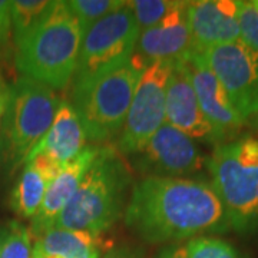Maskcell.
<instances>
[{
	"instance_id": "cell-23",
	"label": "cell",
	"mask_w": 258,
	"mask_h": 258,
	"mask_svg": "<svg viewBox=\"0 0 258 258\" xmlns=\"http://www.w3.org/2000/svg\"><path fill=\"white\" fill-rule=\"evenodd\" d=\"M32 232L16 221L8 225V234L0 248V258H32Z\"/></svg>"
},
{
	"instance_id": "cell-1",
	"label": "cell",
	"mask_w": 258,
	"mask_h": 258,
	"mask_svg": "<svg viewBox=\"0 0 258 258\" xmlns=\"http://www.w3.org/2000/svg\"><path fill=\"white\" fill-rule=\"evenodd\" d=\"M123 220L129 230L151 244L231 230L211 182L197 178H142L132 186Z\"/></svg>"
},
{
	"instance_id": "cell-27",
	"label": "cell",
	"mask_w": 258,
	"mask_h": 258,
	"mask_svg": "<svg viewBox=\"0 0 258 258\" xmlns=\"http://www.w3.org/2000/svg\"><path fill=\"white\" fill-rule=\"evenodd\" d=\"M155 258H186L184 245H168L158 252Z\"/></svg>"
},
{
	"instance_id": "cell-12",
	"label": "cell",
	"mask_w": 258,
	"mask_h": 258,
	"mask_svg": "<svg viewBox=\"0 0 258 258\" xmlns=\"http://www.w3.org/2000/svg\"><path fill=\"white\" fill-rule=\"evenodd\" d=\"M194 53L186 19V2H176L157 26L139 33L134 55L144 64L151 62H186Z\"/></svg>"
},
{
	"instance_id": "cell-17",
	"label": "cell",
	"mask_w": 258,
	"mask_h": 258,
	"mask_svg": "<svg viewBox=\"0 0 258 258\" xmlns=\"http://www.w3.org/2000/svg\"><path fill=\"white\" fill-rule=\"evenodd\" d=\"M60 166L45 155L29 158L10 194V208L23 220H33L43 203L49 182L57 175Z\"/></svg>"
},
{
	"instance_id": "cell-31",
	"label": "cell",
	"mask_w": 258,
	"mask_h": 258,
	"mask_svg": "<svg viewBox=\"0 0 258 258\" xmlns=\"http://www.w3.org/2000/svg\"><path fill=\"white\" fill-rule=\"evenodd\" d=\"M0 52H2V50H0Z\"/></svg>"
},
{
	"instance_id": "cell-24",
	"label": "cell",
	"mask_w": 258,
	"mask_h": 258,
	"mask_svg": "<svg viewBox=\"0 0 258 258\" xmlns=\"http://www.w3.org/2000/svg\"><path fill=\"white\" fill-rule=\"evenodd\" d=\"M240 40L258 52V5L254 2H241Z\"/></svg>"
},
{
	"instance_id": "cell-15",
	"label": "cell",
	"mask_w": 258,
	"mask_h": 258,
	"mask_svg": "<svg viewBox=\"0 0 258 258\" xmlns=\"http://www.w3.org/2000/svg\"><path fill=\"white\" fill-rule=\"evenodd\" d=\"M99 151L101 145H88L78 157L64 164L57 175L49 182L43 203L32 220V237L39 238L47 230L55 227L59 215L74 198L82 178L91 168L95 158L98 157Z\"/></svg>"
},
{
	"instance_id": "cell-20",
	"label": "cell",
	"mask_w": 258,
	"mask_h": 258,
	"mask_svg": "<svg viewBox=\"0 0 258 258\" xmlns=\"http://www.w3.org/2000/svg\"><path fill=\"white\" fill-rule=\"evenodd\" d=\"M69 10L72 12L79 26L85 33L96 22L108 16L113 10L123 5L120 0H69L66 2Z\"/></svg>"
},
{
	"instance_id": "cell-21",
	"label": "cell",
	"mask_w": 258,
	"mask_h": 258,
	"mask_svg": "<svg viewBox=\"0 0 258 258\" xmlns=\"http://www.w3.org/2000/svg\"><path fill=\"white\" fill-rule=\"evenodd\" d=\"M184 247L186 258H242L231 242L212 235L192 238Z\"/></svg>"
},
{
	"instance_id": "cell-29",
	"label": "cell",
	"mask_w": 258,
	"mask_h": 258,
	"mask_svg": "<svg viewBox=\"0 0 258 258\" xmlns=\"http://www.w3.org/2000/svg\"><path fill=\"white\" fill-rule=\"evenodd\" d=\"M6 234H8V227L0 224V248H2V245H3V241L6 238Z\"/></svg>"
},
{
	"instance_id": "cell-14",
	"label": "cell",
	"mask_w": 258,
	"mask_h": 258,
	"mask_svg": "<svg viewBox=\"0 0 258 258\" xmlns=\"http://www.w3.org/2000/svg\"><path fill=\"white\" fill-rule=\"evenodd\" d=\"M165 122L182 131L194 141H201L217 147L211 125L204 116L194 91L188 60L176 62L166 89Z\"/></svg>"
},
{
	"instance_id": "cell-7",
	"label": "cell",
	"mask_w": 258,
	"mask_h": 258,
	"mask_svg": "<svg viewBox=\"0 0 258 258\" xmlns=\"http://www.w3.org/2000/svg\"><path fill=\"white\" fill-rule=\"evenodd\" d=\"M139 29L128 2L88 29L82 37L72 85L128 62L134 56Z\"/></svg>"
},
{
	"instance_id": "cell-28",
	"label": "cell",
	"mask_w": 258,
	"mask_h": 258,
	"mask_svg": "<svg viewBox=\"0 0 258 258\" xmlns=\"http://www.w3.org/2000/svg\"><path fill=\"white\" fill-rule=\"evenodd\" d=\"M8 99H9V85H6L0 79V126H2V120L6 112Z\"/></svg>"
},
{
	"instance_id": "cell-16",
	"label": "cell",
	"mask_w": 258,
	"mask_h": 258,
	"mask_svg": "<svg viewBox=\"0 0 258 258\" xmlns=\"http://www.w3.org/2000/svg\"><path fill=\"white\" fill-rule=\"evenodd\" d=\"M82 123L69 101H60L46 135L32 149L29 158L45 155L60 168L88 147ZM26 159V161H28Z\"/></svg>"
},
{
	"instance_id": "cell-10",
	"label": "cell",
	"mask_w": 258,
	"mask_h": 258,
	"mask_svg": "<svg viewBox=\"0 0 258 258\" xmlns=\"http://www.w3.org/2000/svg\"><path fill=\"white\" fill-rule=\"evenodd\" d=\"M132 165L145 176L191 178L207 166L197 141L165 122L147 142L131 155Z\"/></svg>"
},
{
	"instance_id": "cell-13",
	"label": "cell",
	"mask_w": 258,
	"mask_h": 258,
	"mask_svg": "<svg viewBox=\"0 0 258 258\" xmlns=\"http://www.w3.org/2000/svg\"><path fill=\"white\" fill-rule=\"evenodd\" d=\"M241 0L186 2V19L194 53L240 40Z\"/></svg>"
},
{
	"instance_id": "cell-8",
	"label": "cell",
	"mask_w": 258,
	"mask_h": 258,
	"mask_svg": "<svg viewBox=\"0 0 258 258\" xmlns=\"http://www.w3.org/2000/svg\"><path fill=\"white\" fill-rule=\"evenodd\" d=\"M172 68L174 63L162 60L145 64L123 126L115 139V149L120 155L137 154L165 123L166 89Z\"/></svg>"
},
{
	"instance_id": "cell-26",
	"label": "cell",
	"mask_w": 258,
	"mask_h": 258,
	"mask_svg": "<svg viewBox=\"0 0 258 258\" xmlns=\"http://www.w3.org/2000/svg\"><path fill=\"white\" fill-rule=\"evenodd\" d=\"M103 258H144V254L139 248L131 245H119L112 248Z\"/></svg>"
},
{
	"instance_id": "cell-19",
	"label": "cell",
	"mask_w": 258,
	"mask_h": 258,
	"mask_svg": "<svg viewBox=\"0 0 258 258\" xmlns=\"http://www.w3.org/2000/svg\"><path fill=\"white\" fill-rule=\"evenodd\" d=\"M49 0H13L10 2V22L15 43L36 25L49 9Z\"/></svg>"
},
{
	"instance_id": "cell-9",
	"label": "cell",
	"mask_w": 258,
	"mask_h": 258,
	"mask_svg": "<svg viewBox=\"0 0 258 258\" xmlns=\"http://www.w3.org/2000/svg\"><path fill=\"white\" fill-rule=\"evenodd\" d=\"M244 120L258 113V52L234 40L200 52Z\"/></svg>"
},
{
	"instance_id": "cell-2",
	"label": "cell",
	"mask_w": 258,
	"mask_h": 258,
	"mask_svg": "<svg viewBox=\"0 0 258 258\" xmlns=\"http://www.w3.org/2000/svg\"><path fill=\"white\" fill-rule=\"evenodd\" d=\"M82 37L66 2H52L36 25L15 43V64L22 76L53 91L63 89L74 79Z\"/></svg>"
},
{
	"instance_id": "cell-11",
	"label": "cell",
	"mask_w": 258,
	"mask_h": 258,
	"mask_svg": "<svg viewBox=\"0 0 258 258\" xmlns=\"http://www.w3.org/2000/svg\"><path fill=\"white\" fill-rule=\"evenodd\" d=\"M188 68L200 108L211 125L217 145L237 138L245 120L232 106L221 83L205 63L203 56L192 53L188 59Z\"/></svg>"
},
{
	"instance_id": "cell-22",
	"label": "cell",
	"mask_w": 258,
	"mask_h": 258,
	"mask_svg": "<svg viewBox=\"0 0 258 258\" xmlns=\"http://www.w3.org/2000/svg\"><path fill=\"white\" fill-rule=\"evenodd\" d=\"M138 25L139 33L157 26L174 9L176 0H132L128 2Z\"/></svg>"
},
{
	"instance_id": "cell-5",
	"label": "cell",
	"mask_w": 258,
	"mask_h": 258,
	"mask_svg": "<svg viewBox=\"0 0 258 258\" xmlns=\"http://www.w3.org/2000/svg\"><path fill=\"white\" fill-rule=\"evenodd\" d=\"M211 185L232 230L258 231V137L242 135L217 145L207 159Z\"/></svg>"
},
{
	"instance_id": "cell-25",
	"label": "cell",
	"mask_w": 258,
	"mask_h": 258,
	"mask_svg": "<svg viewBox=\"0 0 258 258\" xmlns=\"http://www.w3.org/2000/svg\"><path fill=\"white\" fill-rule=\"evenodd\" d=\"M10 33H12L10 2L0 0V50L8 45Z\"/></svg>"
},
{
	"instance_id": "cell-4",
	"label": "cell",
	"mask_w": 258,
	"mask_h": 258,
	"mask_svg": "<svg viewBox=\"0 0 258 258\" xmlns=\"http://www.w3.org/2000/svg\"><path fill=\"white\" fill-rule=\"evenodd\" d=\"M144 68L134 55L125 63L72 85L69 102L93 145L118 138Z\"/></svg>"
},
{
	"instance_id": "cell-30",
	"label": "cell",
	"mask_w": 258,
	"mask_h": 258,
	"mask_svg": "<svg viewBox=\"0 0 258 258\" xmlns=\"http://www.w3.org/2000/svg\"><path fill=\"white\" fill-rule=\"evenodd\" d=\"M252 123H254V128L258 131V113L254 116V118H252Z\"/></svg>"
},
{
	"instance_id": "cell-18",
	"label": "cell",
	"mask_w": 258,
	"mask_h": 258,
	"mask_svg": "<svg viewBox=\"0 0 258 258\" xmlns=\"http://www.w3.org/2000/svg\"><path fill=\"white\" fill-rule=\"evenodd\" d=\"M33 248L56 258L101 257V245L96 234L57 227L36 238Z\"/></svg>"
},
{
	"instance_id": "cell-6",
	"label": "cell",
	"mask_w": 258,
	"mask_h": 258,
	"mask_svg": "<svg viewBox=\"0 0 258 258\" xmlns=\"http://www.w3.org/2000/svg\"><path fill=\"white\" fill-rule=\"evenodd\" d=\"M60 99L53 89L20 76L9 85V99L0 126V159L9 171L26 164L46 135Z\"/></svg>"
},
{
	"instance_id": "cell-3",
	"label": "cell",
	"mask_w": 258,
	"mask_h": 258,
	"mask_svg": "<svg viewBox=\"0 0 258 258\" xmlns=\"http://www.w3.org/2000/svg\"><path fill=\"white\" fill-rule=\"evenodd\" d=\"M132 186V174L122 155L115 147L101 145L55 227L99 235L125 214Z\"/></svg>"
}]
</instances>
